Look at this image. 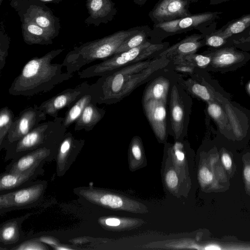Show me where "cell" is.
<instances>
[{"instance_id": "1", "label": "cell", "mask_w": 250, "mask_h": 250, "mask_svg": "<svg viewBox=\"0 0 250 250\" xmlns=\"http://www.w3.org/2000/svg\"><path fill=\"white\" fill-rule=\"evenodd\" d=\"M171 65L170 60L159 56L134 63L101 76L90 84L88 92L97 104H116Z\"/></svg>"}, {"instance_id": "2", "label": "cell", "mask_w": 250, "mask_h": 250, "mask_svg": "<svg viewBox=\"0 0 250 250\" xmlns=\"http://www.w3.org/2000/svg\"><path fill=\"white\" fill-rule=\"evenodd\" d=\"M64 49L52 50L42 57L29 60L8 89L13 96L32 97L49 92L57 85L72 78L73 73L62 71V64L52 63Z\"/></svg>"}, {"instance_id": "3", "label": "cell", "mask_w": 250, "mask_h": 250, "mask_svg": "<svg viewBox=\"0 0 250 250\" xmlns=\"http://www.w3.org/2000/svg\"><path fill=\"white\" fill-rule=\"evenodd\" d=\"M145 25L118 31L101 39L75 46L65 56L62 63L67 72L74 73L95 61L114 55L121 44L128 37L142 30Z\"/></svg>"}, {"instance_id": "4", "label": "cell", "mask_w": 250, "mask_h": 250, "mask_svg": "<svg viewBox=\"0 0 250 250\" xmlns=\"http://www.w3.org/2000/svg\"><path fill=\"white\" fill-rule=\"evenodd\" d=\"M169 46L168 42L152 43L148 40L137 47L114 54L79 71L78 75L80 79L101 77L125 66L156 57Z\"/></svg>"}, {"instance_id": "5", "label": "cell", "mask_w": 250, "mask_h": 250, "mask_svg": "<svg viewBox=\"0 0 250 250\" xmlns=\"http://www.w3.org/2000/svg\"><path fill=\"white\" fill-rule=\"evenodd\" d=\"M222 13L220 11H208L191 14L170 21L153 24L149 41L152 43H161L169 36L193 30H197L203 34L210 24L220 19Z\"/></svg>"}, {"instance_id": "6", "label": "cell", "mask_w": 250, "mask_h": 250, "mask_svg": "<svg viewBox=\"0 0 250 250\" xmlns=\"http://www.w3.org/2000/svg\"><path fill=\"white\" fill-rule=\"evenodd\" d=\"M192 105L190 95L178 80L174 82L169 94L168 132L176 141H182L187 134Z\"/></svg>"}, {"instance_id": "7", "label": "cell", "mask_w": 250, "mask_h": 250, "mask_svg": "<svg viewBox=\"0 0 250 250\" xmlns=\"http://www.w3.org/2000/svg\"><path fill=\"white\" fill-rule=\"evenodd\" d=\"M63 117H57L52 121L40 123L29 133L15 142L17 151L32 149L43 146H55L60 143L66 133Z\"/></svg>"}, {"instance_id": "8", "label": "cell", "mask_w": 250, "mask_h": 250, "mask_svg": "<svg viewBox=\"0 0 250 250\" xmlns=\"http://www.w3.org/2000/svg\"><path fill=\"white\" fill-rule=\"evenodd\" d=\"M211 61L206 71L225 73L235 71L250 61V53L235 46H229L218 48H208Z\"/></svg>"}, {"instance_id": "9", "label": "cell", "mask_w": 250, "mask_h": 250, "mask_svg": "<svg viewBox=\"0 0 250 250\" xmlns=\"http://www.w3.org/2000/svg\"><path fill=\"white\" fill-rule=\"evenodd\" d=\"M46 115L37 104L26 107L15 118L5 138L11 143L19 141L46 120Z\"/></svg>"}, {"instance_id": "10", "label": "cell", "mask_w": 250, "mask_h": 250, "mask_svg": "<svg viewBox=\"0 0 250 250\" xmlns=\"http://www.w3.org/2000/svg\"><path fill=\"white\" fill-rule=\"evenodd\" d=\"M90 84L84 82L73 88H67L42 102L39 108L46 115L55 118L59 111L66 107L70 108L77 101L88 92Z\"/></svg>"}, {"instance_id": "11", "label": "cell", "mask_w": 250, "mask_h": 250, "mask_svg": "<svg viewBox=\"0 0 250 250\" xmlns=\"http://www.w3.org/2000/svg\"><path fill=\"white\" fill-rule=\"evenodd\" d=\"M144 113L159 142L164 143L168 132V104L150 99L142 102Z\"/></svg>"}, {"instance_id": "12", "label": "cell", "mask_w": 250, "mask_h": 250, "mask_svg": "<svg viewBox=\"0 0 250 250\" xmlns=\"http://www.w3.org/2000/svg\"><path fill=\"white\" fill-rule=\"evenodd\" d=\"M190 0H159L149 11L153 24L174 21L191 15Z\"/></svg>"}, {"instance_id": "13", "label": "cell", "mask_w": 250, "mask_h": 250, "mask_svg": "<svg viewBox=\"0 0 250 250\" xmlns=\"http://www.w3.org/2000/svg\"><path fill=\"white\" fill-rule=\"evenodd\" d=\"M179 76V73L172 69H168L149 81L144 90L142 102L154 99L168 104L171 86Z\"/></svg>"}, {"instance_id": "14", "label": "cell", "mask_w": 250, "mask_h": 250, "mask_svg": "<svg viewBox=\"0 0 250 250\" xmlns=\"http://www.w3.org/2000/svg\"><path fill=\"white\" fill-rule=\"evenodd\" d=\"M205 46L204 35L193 34L169 46L158 56L164 57L173 61L186 56L196 53L200 48Z\"/></svg>"}, {"instance_id": "15", "label": "cell", "mask_w": 250, "mask_h": 250, "mask_svg": "<svg viewBox=\"0 0 250 250\" xmlns=\"http://www.w3.org/2000/svg\"><path fill=\"white\" fill-rule=\"evenodd\" d=\"M86 6L89 14L86 22L96 26L112 21L117 12L116 4L112 0H86Z\"/></svg>"}, {"instance_id": "16", "label": "cell", "mask_w": 250, "mask_h": 250, "mask_svg": "<svg viewBox=\"0 0 250 250\" xmlns=\"http://www.w3.org/2000/svg\"><path fill=\"white\" fill-rule=\"evenodd\" d=\"M22 32L24 42L29 45H48L53 43L54 37L33 21L26 14L24 15Z\"/></svg>"}, {"instance_id": "17", "label": "cell", "mask_w": 250, "mask_h": 250, "mask_svg": "<svg viewBox=\"0 0 250 250\" xmlns=\"http://www.w3.org/2000/svg\"><path fill=\"white\" fill-rule=\"evenodd\" d=\"M105 114V110L104 108L97 106V104L91 101L85 107L80 117L75 123L74 130H91L104 117Z\"/></svg>"}, {"instance_id": "18", "label": "cell", "mask_w": 250, "mask_h": 250, "mask_svg": "<svg viewBox=\"0 0 250 250\" xmlns=\"http://www.w3.org/2000/svg\"><path fill=\"white\" fill-rule=\"evenodd\" d=\"M26 14L33 21L55 37L56 32V21L51 12L42 7L33 5L28 8Z\"/></svg>"}, {"instance_id": "19", "label": "cell", "mask_w": 250, "mask_h": 250, "mask_svg": "<svg viewBox=\"0 0 250 250\" xmlns=\"http://www.w3.org/2000/svg\"><path fill=\"white\" fill-rule=\"evenodd\" d=\"M250 27V13L228 21L218 31L232 42L239 39L241 35Z\"/></svg>"}, {"instance_id": "20", "label": "cell", "mask_w": 250, "mask_h": 250, "mask_svg": "<svg viewBox=\"0 0 250 250\" xmlns=\"http://www.w3.org/2000/svg\"><path fill=\"white\" fill-rule=\"evenodd\" d=\"M86 196L95 202L114 209L131 210L130 204L133 203L120 196L108 193H97L91 191L88 192Z\"/></svg>"}, {"instance_id": "21", "label": "cell", "mask_w": 250, "mask_h": 250, "mask_svg": "<svg viewBox=\"0 0 250 250\" xmlns=\"http://www.w3.org/2000/svg\"><path fill=\"white\" fill-rule=\"evenodd\" d=\"M92 101V96L88 92L78 101L70 108L63 117V125L67 128L79 119L85 107Z\"/></svg>"}, {"instance_id": "22", "label": "cell", "mask_w": 250, "mask_h": 250, "mask_svg": "<svg viewBox=\"0 0 250 250\" xmlns=\"http://www.w3.org/2000/svg\"><path fill=\"white\" fill-rule=\"evenodd\" d=\"M216 26L217 21L213 22L202 34L204 36L205 46L212 48L232 46V42L218 31Z\"/></svg>"}, {"instance_id": "23", "label": "cell", "mask_w": 250, "mask_h": 250, "mask_svg": "<svg viewBox=\"0 0 250 250\" xmlns=\"http://www.w3.org/2000/svg\"><path fill=\"white\" fill-rule=\"evenodd\" d=\"M207 112L220 129H232L227 114L221 104L217 102L207 103Z\"/></svg>"}, {"instance_id": "24", "label": "cell", "mask_w": 250, "mask_h": 250, "mask_svg": "<svg viewBox=\"0 0 250 250\" xmlns=\"http://www.w3.org/2000/svg\"><path fill=\"white\" fill-rule=\"evenodd\" d=\"M151 29L149 26L145 25L142 30L126 39L119 47L115 54L137 47L149 40Z\"/></svg>"}, {"instance_id": "25", "label": "cell", "mask_w": 250, "mask_h": 250, "mask_svg": "<svg viewBox=\"0 0 250 250\" xmlns=\"http://www.w3.org/2000/svg\"><path fill=\"white\" fill-rule=\"evenodd\" d=\"M211 61V57L207 50L202 54H192L173 61L172 64H188L198 68L206 70Z\"/></svg>"}, {"instance_id": "26", "label": "cell", "mask_w": 250, "mask_h": 250, "mask_svg": "<svg viewBox=\"0 0 250 250\" xmlns=\"http://www.w3.org/2000/svg\"><path fill=\"white\" fill-rule=\"evenodd\" d=\"M49 152L48 147H42L22 157L17 163V170L21 172L25 171L35 163L37 158L43 157Z\"/></svg>"}, {"instance_id": "27", "label": "cell", "mask_w": 250, "mask_h": 250, "mask_svg": "<svg viewBox=\"0 0 250 250\" xmlns=\"http://www.w3.org/2000/svg\"><path fill=\"white\" fill-rule=\"evenodd\" d=\"M13 111L8 106L0 109V142L2 144L15 120Z\"/></svg>"}, {"instance_id": "28", "label": "cell", "mask_w": 250, "mask_h": 250, "mask_svg": "<svg viewBox=\"0 0 250 250\" xmlns=\"http://www.w3.org/2000/svg\"><path fill=\"white\" fill-rule=\"evenodd\" d=\"M41 188L34 186L20 190L14 194V199L17 204L27 203L36 198L41 193Z\"/></svg>"}, {"instance_id": "29", "label": "cell", "mask_w": 250, "mask_h": 250, "mask_svg": "<svg viewBox=\"0 0 250 250\" xmlns=\"http://www.w3.org/2000/svg\"><path fill=\"white\" fill-rule=\"evenodd\" d=\"M9 46V40L7 36L1 32L0 41V76L1 75L8 55V50Z\"/></svg>"}, {"instance_id": "30", "label": "cell", "mask_w": 250, "mask_h": 250, "mask_svg": "<svg viewBox=\"0 0 250 250\" xmlns=\"http://www.w3.org/2000/svg\"><path fill=\"white\" fill-rule=\"evenodd\" d=\"M22 178L17 175L7 174L3 176L0 180L1 189L15 187Z\"/></svg>"}, {"instance_id": "31", "label": "cell", "mask_w": 250, "mask_h": 250, "mask_svg": "<svg viewBox=\"0 0 250 250\" xmlns=\"http://www.w3.org/2000/svg\"><path fill=\"white\" fill-rule=\"evenodd\" d=\"M165 181L167 187L171 189L177 188L179 180L174 170L170 169L167 172L165 175Z\"/></svg>"}, {"instance_id": "32", "label": "cell", "mask_w": 250, "mask_h": 250, "mask_svg": "<svg viewBox=\"0 0 250 250\" xmlns=\"http://www.w3.org/2000/svg\"><path fill=\"white\" fill-rule=\"evenodd\" d=\"M232 45L245 51H250V35L232 41Z\"/></svg>"}, {"instance_id": "33", "label": "cell", "mask_w": 250, "mask_h": 250, "mask_svg": "<svg viewBox=\"0 0 250 250\" xmlns=\"http://www.w3.org/2000/svg\"><path fill=\"white\" fill-rule=\"evenodd\" d=\"M199 175L201 182L203 184H208L212 181L213 175L206 167H203L200 169Z\"/></svg>"}, {"instance_id": "34", "label": "cell", "mask_w": 250, "mask_h": 250, "mask_svg": "<svg viewBox=\"0 0 250 250\" xmlns=\"http://www.w3.org/2000/svg\"><path fill=\"white\" fill-rule=\"evenodd\" d=\"M15 228L13 226H9L5 228L2 231L1 235L3 239L9 240L14 236Z\"/></svg>"}, {"instance_id": "35", "label": "cell", "mask_w": 250, "mask_h": 250, "mask_svg": "<svg viewBox=\"0 0 250 250\" xmlns=\"http://www.w3.org/2000/svg\"><path fill=\"white\" fill-rule=\"evenodd\" d=\"M121 223L120 220L117 218H108L105 220V224L110 227L119 226Z\"/></svg>"}, {"instance_id": "36", "label": "cell", "mask_w": 250, "mask_h": 250, "mask_svg": "<svg viewBox=\"0 0 250 250\" xmlns=\"http://www.w3.org/2000/svg\"><path fill=\"white\" fill-rule=\"evenodd\" d=\"M222 161L226 168L229 169L231 167V160L228 154L224 153L222 155Z\"/></svg>"}, {"instance_id": "37", "label": "cell", "mask_w": 250, "mask_h": 250, "mask_svg": "<svg viewBox=\"0 0 250 250\" xmlns=\"http://www.w3.org/2000/svg\"><path fill=\"white\" fill-rule=\"evenodd\" d=\"M40 246L35 245V244H30L29 245L25 246L24 248H22L20 249L22 250H41L42 249V248L40 247Z\"/></svg>"}, {"instance_id": "38", "label": "cell", "mask_w": 250, "mask_h": 250, "mask_svg": "<svg viewBox=\"0 0 250 250\" xmlns=\"http://www.w3.org/2000/svg\"><path fill=\"white\" fill-rule=\"evenodd\" d=\"M244 174L247 181L250 182V166L245 167L244 170Z\"/></svg>"}, {"instance_id": "39", "label": "cell", "mask_w": 250, "mask_h": 250, "mask_svg": "<svg viewBox=\"0 0 250 250\" xmlns=\"http://www.w3.org/2000/svg\"><path fill=\"white\" fill-rule=\"evenodd\" d=\"M231 0H209V4L210 5H217L218 4H221L223 2L229 1Z\"/></svg>"}, {"instance_id": "40", "label": "cell", "mask_w": 250, "mask_h": 250, "mask_svg": "<svg viewBox=\"0 0 250 250\" xmlns=\"http://www.w3.org/2000/svg\"><path fill=\"white\" fill-rule=\"evenodd\" d=\"M41 240L42 242H45V243H47L50 245H56V243L54 241H53L52 240L49 239V238H43L41 239Z\"/></svg>"}, {"instance_id": "41", "label": "cell", "mask_w": 250, "mask_h": 250, "mask_svg": "<svg viewBox=\"0 0 250 250\" xmlns=\"http://www.w3.org/2000/svg\"><path fill=\"white\" fill-rule=\"evenodd\" d=\"M147 0H133L134 3L139 6H142L144 5Z\"/></svg>"}, {"instance_id": "42", "label": "cell", "mask_w": 250, "mask_h": 250, "mask_svg": "<svg viewBox=\"0 0 250 250\" xmlns=\"http://www.w3.org/2000/svg\"><path fill=\"white\" fill-rule=\"evenodd\" d=\"M206 250H220L221 248L215 245L208 246L205 248Z\"/></svg>"}, {"instance_id": "43", "label": "cell", "mask_w": 250, "mask_h": 250, "mask_svg": "<svg viewBox=\"0 0 250 250\" xmlns=\"http://www.w3.org/2000/svg\"><path fill=\"white\" fill-rule=\"evenodd\" d=\"M249 35H250V27L241 35L240 38L245 37Z\"/></svg>"}, {"instance_id": "44", "label": "cell", "mask_w": 250, "mask_h": 250, "mask_svg": "<svg viewBox=\"0 0 250 250\" xmlns=\"http://www.w3.org/2000/svg\"><path fill=\"white\" fill-rule=\"evenodd\" d=\"M246 89L247 93L249 94V95L250 96V81L247 84V85L246 86Z\"/></svg>"}, {"instance_id": "45", "label": "cell", "mask_w": 250, "mask_h": 250, "mask_svg": "<svg viewBox=\"0 0 250 250\" xmlns=\"http://www.w3.org/2000/svg\"><path fill=\"white\" fill-rule=\"evenodd\" d=\"M57 250H71V249L67 248V247H58L56 248Z\"/></svg>"}, {"instance_id": "46", "label": "cell", "mask_w": 250, "mask_h": 250, "mask_svg": "<svg viewBox=\"0 0 250 250\" xmlns=\"http://www.w3.org/2000/svg\"><path fill=\"white\" fill-rule=\"evenodd\" d=\"M199 0H190L191 2H193V3L196 2Z\"/></svg>"}, {"instance_id": "47", "label": "cell", "mask_w": 250, "mask_h": 250, "mask_svg": "<svg viewBox=\"0 0 250 250\" xmlns=\"http://www.w3.org/2000/svg\"><path fill=\"white\" fill-rule=\"evenodd\" d=\"M3 0H0V5L1 4Z\"/></svg>"}, {"instance_id": "48", "label": "cell", "mask_w": 250, "mask_h": 250, "mask_svg": "<svg viewBox=\"0 0 250 250\" xmlns=\"http://www.w3.org/2000/svg\"></svg>"}]
</instances>
